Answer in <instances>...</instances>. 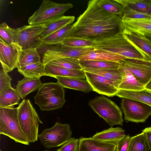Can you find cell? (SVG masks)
<instances>
[{
	"label": "cell",
	"mask_w": 151,
	"mask_h": 151,
	"mask_svg": "<svg viewBox=\"0 0 151 151\" xmlns=\"http://www.w3.org/2000/svg\"><path fill=\"white\" fill-rule=\"evenodd\" d=\"M72 29V24H69L48 35L40 41V47L61 45L70 37Z\"/></svg>",
	"instance_id": "ffe728a7"
},
{
	"label": "cell",
	"mask_w": 151,
	"mask_h": 151,
	"mask_svg": "<svg viewBox=\"0 0 151 151\" xmlns=\"http://www.w3.org/2000/svg\"><path fill=\"white\" fill-rule=\"evenodd\" d=\"M121 18L129 19H140L151 18V14L124 8Z\"/></svg>",
	"instance_id": "74e56055"
},
{
	"label": "cell",
	"mask_w": 151,
	"mask_h": 151,
	"mask_svg": "<svg viewBox=\"0 0 151 151\" xmlns=\"http://www.w3.org/2000/svg\"><path fill=\"white\" fill-rule=\"evenodd\" d=\"M41 58L37 48H33L22 50L17 68L41 62Z\"/></svg>",
	"instance_id": "f1b7e54d"
},
{
	"label": "cell",
	"mask_w": 151,
	"mask_h": 151,
	"mask_svg": "<svg viewBox=\"0 0 151 151\" xmlns=\"http://www.w3.org/2000/svg\"><path fill=\"white\" fill-rule=\"evenodd\" d=\"M0 151H1V150H0Z\"/></svg>",
	"instance_id": "bcb514c9"
},
{
	"label": "cell",
	"mask_w": 151,
	"mask_h": 151,
	"mask_svg": "<svg viewBox=\"0 0 151 151\" xmlns=\"http://www.w3.org/2000/svg\"><path fill=\"white\" fill-rule=\"evenodd\" d=\"M79 139L71 137L57 151H78Z\"/></svg>",
	"instance_id": "ab89813d"
},
{
	"label": "cell",
	"mask_w": 151,
	"mask_h": 151,
	"mask_svg": "<svg viewBox=\"0 0 151 151\" xmlns=\"http://www.w3.org/2000/svg\"><path fill=\"white\" fill-rule=\"evenodd\" d=\"M75 19V17L74 16L64 15L50 22L46 23V28L39 37L40 42L50 34L67 25L72 24Z\"/></svg>",
	"instance_id": "603a6c76"
},
{
	"label": "cell",
	"mask_w": 151,
	"mask_h": 151,
	"mask_svg": "<svg viewBox=\"0 0 151 151\" xmlns=\"http://www.w3.org/2000/svg\"><path fill=\"white\" fill-rule=\"evenodd\" d=\"M119 63L122 73L130 72L145 86L151 80V60L126 58Z\"/></svg>",
	"instance_id": "30bf717a"
},
{
	"label": "cell",
	"mask_w": 151,
	"mask_h": 151,
	"mask_svg": "<svg viewBox=\"0 0 151 151\" xmlns=\"http://www.w3.org/2000/svg\"><path fill=\"white\" fill-rule=\"evenodd\" d=\"M98 6L112 14L121 17L124 10V7L118 0H96Z\"/></svg>",
	"instance_id": "83f0119b"
},
{
	"label": "cell",
	"mask_w": 151,
	"mask_h": 151,
	"mask_svg": "<svg viewBox=\"0 0 151 151\" xmlns=\"http://www.w3.org/2000/svg\"><path fill=\"white\" fill-rule=\"evenodd\" d=\"M126 136L125 131L119 127H111L97 132L92 137L106 143L116 144Z\"/></svg>",
	"instance_id": "ac0fdd59"
},
{
	"label": "cell",
	"mask_w": 151,
	"mask_h": 151,
	"mask_svg": "<svg viewBox=\"0 0 151 151\" xmlns=\"http://www.w3.org/2000/svg\"><path fill=\"white\" fill-rule=\"evenodd\" d=\"M124 8L151 14V0H118Z\"/></svg>",
	"instance_id": "1f68e13d"
},
{
	"label": "cell",
	"mask_w": 151,
	"mask_h": 151,
	"mask_svg": "<svg viewBox=\"0 0 151 151\" xmlns=\"http://www.w3.org/2000/svg\"><path fill=\"white\" fill-rule=\"evenodd\" d=\"M45 151H48V150H45Z\"/></svg>",
	"instance_id": "ee69618b"
},
{
	"label": "cell",
	"mask_w": 151,
	"mask_h": 151,
	"mask_svg": "<svg viewBox=\"0 0 151 151\" xmlns=\"http://www.w3.org/2000/svg\"><path fill=\"white\" fill-rule=\"evenodd\" d=\"M116 96L133 99L151 106V91L145 88L138 91L119 90Z\"/></svg>",
	"instance_id": "cb8c5ba5"
},
{
	"label": "cell",
	"mask_w": 151,
	"mask_h": 151,
	"mask_svg": "<svg viewBox=\"0 0 151 151\" xmlns=\"http://www.w3.org/2000/svg\"><path fill=\"white\" fill-rule=\"evenodd\" d=\"M22 48L17 44H9L0 39L1 68L8 73L17 68Z\"/></svg>",
	"instance_id": "4fadbf2b"
},
{
	"label": "cell",
	"mask_w": 151,
	"mask_h": 151,
	"mask_svg": "<svg viewBox=\"0 0 151 151\" xmlns=\"http://www.w3.org/2000/svg\"><path fill=\"white\" fill-rule=\"evenodd\" d=\"M145 88L151 91V80L145 86Z\"/></svg>",
	"instance_id": "7bdbcfd3"
},
{
	"label": "cell",
	"mask_w": 151,
	"mask_h": 151,
	"mask_svg": "<svg viewBox=\"0 0 151 151\" xmlns=\"http://www.w3.org/2000/svg\"><path fill=\"white\" fill-rule=\"evenodd\" d=\"M72 132L70 125L56 122L52 127L43 130L38 138L46 148L60 147L64 145L71 137Z\"/></svg>",
	"instance_id": "ba28073f"
},
{
	"label": "cell",
	"mask_w": 151,
	"mask_h": 151,
	"mask_svg": "<svg viewBox=\"0 0 151 151\" xmlns=\"http://www.w3.org/2000/svg\"><path fill=\"white\" fill-rule=\"evenodd\" d=\"M116 145L103 142L92 137L79 139L78 151H115Z\"/></svg>",
	"instance_id": "2e32d148"
},
{
	"label": "cell",
	"mask_w": 151,
	"mask_h": 151,
	"mask_svg": "<svg viewBox=\"0 0 151 151\" xmlns=\"http://www.w3.org/2000/svg\"><path fill=\"white\" fill-rule=\"evenodd\" d=\"M93 91L109 97L116 96L119 89L112 82L101 76L84 72Z\"/></svg>",
	"instance_id": "9a60e30c"
},
{
	"label": "cell",
	"mask_w": 151,
	"mask_h": 151,
	"mask_svg": "<svg viewBox=\"0 0 151 151\" xmlns=\"http://www.w3.org/2000/svg\"><path fill=\"white\" fill-rule=\"evenodd\" d=\"M95 49L93 47L83 48H73L62 47L47 49L44 52L42 62L45 65L51 61L64 58L79 59Z\"/></svg>",
	"instance_id": "7c38bea8"
},
{
	"label": "cell",
	"mask_w": 151,
	"mask_h": 151,
	"mask_svg": "<svg viewBox=\"0 0 151 151\" xmlns=\"http://www.w3.org/2000/svg\"><path fill=\"white\" fill-rule=\"evenodd\" d=\"M122 73V79L119 90L138 91L145 88V86L139 82L131 73L126 71Z\"/></svg>",
	"instance_id": "484cf974"
},
{
	"label": "cell",
	"mask_w": 151,
	"mask_h": 151,
	"mask_svg": "<svg viewBox=\"0 0 151 151\" xmlns=\"http://www.w3.org/2000/svg\"><path fill=\"white\" fill-rule=\"evenodd\" d=\"M46 27V24H45L25 25L16 28L17 43L22 50L40 48L39 37Z\"/></svg>",
	"instance_id": "8fae6325"
},
{
	"label": "cell",
	"mask_w": 151,
	"mask_h": 151,
	"mask_svg": "<svg viewBox=\"0 0 151 151\" xmlns=\"http://www.w3.org/2000/svg\"><path fill=\"white\" fill-rule=\"evenodd\" d=\"M131 139L129 135L126 136L116 144L115 151H128Z\"/></svg>",
	"instance_id": "60d3db41"
},
{
	"label": "cell",
	"mask_w": 151,
	"mask_h": 151,
	"mask_svg": "<svg viewBox=\"0 0 151 151\" xmlns=\"http://www.w3.org/2000/svg\"><path fill=\"white\" fill-rule=\"evenodd\" d=\"M88 105L111 127L123 125V119L120 109L113 101L103 96L89 101Z\"/></svg>",
	"instance_id": "52a82bcc"
},
{
	"label": "cell",
	"mask_w": 151,
	"mask_h": 151,
	"mask_svg": "<svg viewBox=\"0 0 151 151\" xmlns=\"http://www.w3.org/2000/svg\"><path fill=\"white\" fill-rule=\"evenodd\" d=\"M128 151H150L143 132L131 137Z\"/></svg>",
	"instance_id": "836d02e7"
},
{
	"label": "cell",
	"mask_w": 151,
	"mask_h": 151,
	"mask_svg": "<svg viewBox=\"0 0 151 151\" xmlns=\"http://www.w3.org/2000/svg\"><path fill=\"white\" fill-rule=\"evenodd\" d=\"M93 45L91 40L71 37L67 38L60 45L62 47L73 48L91 47Z\"/></svg>",
	"instance_id": "e575fe53"
},
{
	"label": "cell",
	"mask_w": 151,
	"mask_h": 151,
	"mask_svg": "<svg viewBox=\"0 0 151 151\" xmlns=\"http://www.w3.org/2000/svg\"><path fill=\"white\" fill-rule=\"evenodd\" d=\"M151 41V39H149Z\"/></svg>",
	"instance_id": "f6af8a7d"
},
{
	"label": "cell",
	"mask_w": 151,
	"mask_h": 151,
	"mask_svg": "<svg viewBox=\"0 0 151 151\" xmlns=\"http://www.w3.org/2000/svg\"><path fill=\"white\" fill-rule=\"evenodd\" d=\"M144 134L150 150L151 151V127L145 128L142 131Z\"/></svg>",
	"instance_id": "b9f144b4"
},
{
	"label": "cell",
	"mask_w": 151,
	"mask_h": 151,
	"mask_svg": "<svg viewBox=\"0 0 151 151\" xmlns=\"http://www.w3.org/2000/svg\"><path fill=\"white\" fill-rule=\"evenodd\" d=\"M17 108V115L20 127L28 142H34L38 138L40 123L42 124L29 99H24Z\"/></svg>",
	"instance_id": "277c9868"
},
{
	"label": "cell",
	"mask_w": 151,
	"mask_h": 151,
	"mask_svg": "<svg viewBox=\"0 0 151 151\" xmlns=\"http://www.w3.org/2000/svg\"><path fill=\"white\" fill-rule=\"evenodd\" d=\"M95 49L111 52L126 58L151 60L121 32L92 40Z\"/></svg>",
	"instance_id": "7a4b0ae2"
},
{
	"label": "cell",
	"mask_w": 151,
	"mask_h": 151,
	"mask_svg": "<svg viewBox=\"0 0 151 151\" xmlns=\"http://www.w3.org/2000/svg\"><path fill=\"white\" fill-rule=\"evenodd\" d=\"M44 76L55 78L57 76L68 77L84 79L86 78L84 72L82 70H71L47 63L45 65Z\"/></svg>",
	"instance_id": "e0dca14e"
},
{
	"label": "cell",
	"mask_w": 151,
	"mask_h": 151,
	"mask_svg": "<svg viewBox=\"0 0 151 151\" xmlns=\"http://www.w3.org/2000/svg\"><path fill=\"white\" fill-rule=\"evenodd\" d=\"M70 3H59L43 0L39 8L28 19L29 25L43 24L50 22L63 16L72 8Z\"/></svg>",
	"instance_id": "8992f818"
},
{
	"label": "cell",
	"mask_w": 151,
	"mask_h": 151,
	"mask_svg": "<svg viewBox=\"0 0 151 151\" xmlns=\"http://www.w3.org/2000/svg\"><path fill=\"white\" fill-rule=\"evenodd\" d=\"M42 84L40 78L24 77L18 81L16 89L20 98L24 99L29 93L38 89Z\"/></svg>",
	"instance_id": "7402d4cb"
},
{
	"label": "cell",
	"mask_w": 151,
	"mask_h": 151,
	"mask_svg": "<svg viewBox=\"0 0 151 151\" xmlns=\"http://www.w3.org/2000/svg\"><path fill=\"white\" fill-rule=\"evenodd\" d=\"M17 108H0V134L16 142L29 145V142L20 125Z\"/></svg>",
	"instance_id": "5b68a950"
},
{
	"label": "cell",
	"mask_w": 151,
	"mask_h": 151,
	"mask_svg": "<svg viewBox=\"0 0 151 151\" xmlns=\"http://www.w3.org/2000/svg\"><path fill=\"white\" fill-rule=\"evenodd\" d=\"M20 98L16 89H8L0 94V108H14L18 104Z\"/></svg>",
	"instance_id": "f546056e"
},
{
	"label": "cell",
	"mask_w": 151,
	"mask_h": 151,
	"mask_svg": "<svg viewBox=\"0 0 151 151\" xmlns=\"http://www.w3.org/2000/svg\"><path fill=\"white\" fill-rule=\"evenodd\" d=\"M80 63L83 69H117L120 65L119 62L96 60H80Z\"/></svg>",
	"instance_id": "4dcf8cb0"
},
{
	"label": "cell",
	"mask_w": 151,
	"mask_h": 151,
	"mask_svg": "<svg viewBox=\"0 0 151 151\" xmlns=\"http://www.w3.org/2000/svg\"><path fill=\"white\" fill-rule=\"evenodd\" d=\"M49 63L71 70H82L80 60L78 58H64L53 60Z\"/></svg>",
	"instance_id": "8d00e7d4"
},
{
	"label": "cell",
	"mask_w": 151,
	"mask_h": 151,
	"mask_svg": "<svg viewBox=\"0 0 151 151\" xmlns=\"http://www.w3.org/2000/svg\"><path fill=\"white\" fill-rule=\"evenodd\" d=\"M121 18L122 32L151 39V18L140 19Z\"/></svg>",
	"instance_id": "5bb4252c"
},
{
	"label": "cell",
	"mask_w": 151,
	"mask_h": 151,
	"mask_svg": "<svg viewBox=\"0 0 151 151\" xmlns=\"http://www.w3.org/2000/svg\"><path fill=\"white\" fill-rule=\"evenodd\" d=\"M126 35L130 40L151 60V41L149 38L134 34Z\"/></svg>",
	"instance_id": "d6a6232c"
},
{
	"label": "cell",
	"mask_w": 151,
	"mask_h": 151,
	"mask_svg": "<svg viewBox=\"0 0 151 151\" xmlns=\"http://www.w3.org/2000/svg\"><path fill=\"white\" fill-rule=\"evenodd\" d=\"M8 73L1 68L0 71V94L12 87L11 85L12 79Z\"/></svg>",
	"instance_id": "f35d334b"
},
{
	"label": "cell",
	"mask_w": 151,
	"mask_h": 151,
	"mask_svg": "<svg viewBox=\"0 0 151 151\" xmlns=\"http://www.w3.org/2000/svg\"><path fill=\"white\" fill-rule=\"evenodd\" d=\"M57 83L63 88L88 93L93 91L92 88L86 80L71 77L57 76L55 78Z\"/></svg>",
	"instance_id": "d6986e66"
},
{
	"label": "cell",
	"mask_w": 151,
	"mask_h": 151,
	"mask_svg": "<svg viewBox=\"0 0 151 151\" xmlns=\"http://www.w3.org/2000/svg\"><path fill=\"white\" fill-rule=\"evenodd\" d=\"M17 70L24 77L40 79L41 77L44 76L45 65L41 61L18 68Z\"/></svg>",
	"instance_id": "4316f807"
},
{
	"label": "cell",
	"mask_w": 151,
	"mask_h": 151,
	"mask_svg": "<svg viewBox=\"0 0 151 151\" xmlns=\"http://www.w3.org/2000/svg\"><path fill=\"white\" fill-rule=\"evenodd\" d=\"M121 106L127 122H144L151 115V106L135 100L123 98Z\"/></svg>",
	"instance_id": "9c48e42d"
},
{
	"label": "cell",
	"mask_w": 151,
	"mask_h": 151,
	"mask_svg": "<svg viewBox=\"0 0 151 151\" xmlns=\"http://www.w3.org/2000/svg\"><path fill=\"white\" fill-rule=\"evenodd\" d=\"M84 72H87L102 76L113 83L118 89L122 79V73L119 70L113 69H95L83 68Z\"/></svg>",
	"instance_id": "d4e9b609"
},
{
	"label": "cell",
	"mask_w": 151,
	"mask_h": 151,
	"mask_svg": "<svg viewBox=\"0 0 151 151\" xmlns=\"http://www.w3.org/2000/svg\"><path fill=\"white\" fill-rule=\"evenodd\" d=\"M65 94L63 88L57 83H45L34 96L35 103L42 111L58 109L66 102Z\"/></svg>",
	"instance_id": "3957f363"
},
{
	"label": "cell",
	"mask_w": 151,
	"mask_h": 151,
	"mask_svg": "<svg viewBox=\"0 0 151 151\" xmlns=\"http://www.w3.org/2000/svg\"><path fill=\"white\" fill-rule=\"evenodd\" d=\"M119 32H122L121 17L104 11L96 0H92L72 24L70 37L92 40Z\"/></svg>",
	"instance_id": "6da1fadb"
},
{
	"label": "cell",
	"mask_w": 151,
	"mask_h": 151,
	"mask_svg": "<svg viewBox=\"0 0 151 151\" xmlns=\"http://www.w3.org/2000/svg\"><path fill=\"white\" fill-rule=\"evenodd\" d=\"M16 34V29L10 27L5 22L0 24V39L5 42L9 44H17Z\"/></svg>",
	"instance_id": "d590c367"
},
{
	"label": "cell",
	"mask_w": 151,
	"mask_h": 151,
	"mask_svg": "<svg viewBox=\"0 0 151 151\" xmlns=\"http://www.w3.org/2000/svg\"><path fill=\"white\" fill-rule=\"evenodd\" d=\"M126 58L115 53L106 50L95 49L81 57L80 60H96L119 62Z\"/></svg>",
	"instance_id": "44dd1931"
}]
</instances>
